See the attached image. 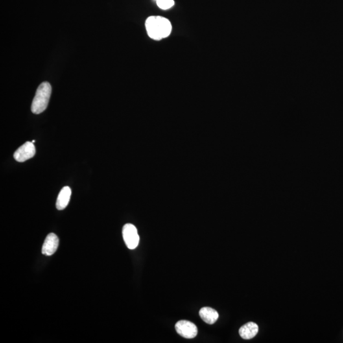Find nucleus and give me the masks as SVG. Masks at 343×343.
<instances>
[{
    "mask_svg": "<svg viewBox=\"0 0 343 343\" xmlns=\"http://www.w3.org/2000/svg\"><path fill=\"white\" fill-rule=\"evenodd\" d=\"M145 26L148 36L153 40H160L171 33V23L163 17H149L146 19Z\"/></svg>",
    "mask_w": 343,
    "mask_h": 343,
    "instance_id": "obj_1",
    "label": "nucleus"
},
{
    "mask_svg": "<svg viewBox=\"0 0 343 343\" xmlns=\"http://www.w3.org/2000/svg\"><path fill=\"white\" fill-rule=\"evenodd\" d=\"M52 87L49 82H43L37 89L31 105V111L34 114H40L47 109L49 104Z\"/></svg>",
    "mask_w": 343,
    "mask_h": 343,
    "instance_id": "obj_2",
    "label": "nucleus"
},
{
    "mask_svg": "<svg viewBox=\"0 0 343 343\" xmlns=\"http://www.w3.org/2000/svg\"><path fill=\"white\" fill-rule=\"evenodd\" d=\"M125 243L126 247L131 250L135 249L138 246L139 236L137 228L132 224L125 225L122 230Z\"/></svg>",
    "mask_w": 343,
    "mask_h": 343,
    "instance_id": "obj_3",
    "label": "nucleus"
},
{
    "mask_svg": "<svg viewBox=\"0 0 343 343\" xmlns=\"http://www.w3.org/2000/svg\"><path fill=\"white\" fill-rule=\"evenodd\" d=\"M177 333L182 337L192 339L197 336V327L193 323L187 320H180L176 324Z\"/></svg>",
    "mask_w": 343,
    "mask_h": 343,
    "instance_id": "obj_4",
    "label": "nucleus"
},
{
    "mask_svg": "<svg viewBox=\"0 0 343 343\" xmlns=\"http://www.w3.org/2000/svg\"><path fill=\"white\" fill-rule=\"evenodd\" d=\"M36 154V149L32 142L28 141L22 145L14 153V157L15 160L19 162H24L28 159L32 158Z\"/></svg>",
    "mask_w": 343,
    "mask_h": 343,
    "instance_id": "obj_5",
    "label": "nucleus"
},
{
    "mask_svg": "<svg viewBox=\"0 0 343 343\" xmlns=\"http://www.w3.org/2000/svg\"><path fill=\"white\" fill-rule=\"evenodd\" d=\"M60 240L54 233H50L46 237L42 247V254L45 255H52L56 252L59 247Z\"/></svg>",
    "mask_w": 343,
    "mask_h": 343,
    "instance_id": "obj_6",
    "label": "nucleus"
},
{
    "mask_svg": "<svg viewBox=\"0 0 343 343\" xmlns=\"http://www.w3.org/2000/svg\"><path fill=\"white\" fill-rule=\"evenodd\" d=\"M258 325L254 322H250L240 327L239 334L244 340H248L254 338L258 333Z\"/></svg>",
    "mask_w": 343,
    "mask_h": 343,
    "instance_id": "obj_7",
    "label": "nucleus"
},
{
    "mask_svg": "<svg viewBox=\"0 0 343 343\" xmlns=\"http://www.w3.org/2000/svg\"><path fill=\"white\" fill-rule=\"evenodd\" d=\"M71 195V190L70 187H63L59 194L58 199H57L56 208L60 211L64 209L69 204Z\"/></svg>",
    "mask_w": 343,
    "mask_h": 343,
    "instance_id": "obj_8",
    "label": "nucleus"
},
{
    "mask_svg": "<svg viewBox=\"0 0 343 343\" xmlns=\"http://www.w3.org/2000/svg\"><path fill=\"white\" fill-rule=\"evenodd\" d=\"M199 314L201 318L209 325L214 324L219 318V313L218 312L209 307L202 308L200 310Z\"/></svg>",
    "mask_w": 343,
    "mask_h": 343,
    "instance_id": "obj_9",
    "label": "nucleus"
},
{
    "mask_svg": "<svg viewBox=\"0 0 343 343\" xmlns=\"http://www.w3.org/2000/svg\"><path fill=\"white\" fill-rule=\"evenodd\" d=\"M174 0H158L156 1L157 5L162 10H168L174 5Z\"/></svg>",
    "mask_w": 343,
    "mask_h": 343,
    "instance_id": "obj_10",
    "label": "nucleus"
},
{
    "mask_svg": "<svg viewBox=\"0 0 343 343\" xmlns=\"http://www.w3.org/2000/svg\"><path fill=\"white\" fill-rule=\"evenodd\" d=\"M156 1H158V0H156Z\"/></svg>",
    "mask_w": 343,
    "mask_h": 343,
    "instance_id": "obj_11",
    "label": "nucleus"
}]
</instances>
